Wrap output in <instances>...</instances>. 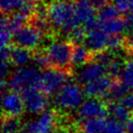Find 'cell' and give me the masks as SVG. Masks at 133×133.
Instances as JSON below:
<instances>
[{
  "instance_id": "13",
  "label": "cell",
  "mask_w": 133,
  "mask_h": 133,
  "mask_svg": "<svg viewBox=\"0 0 133 133\" xmlns=\"http://www.w3.org/2000/svg\"><path fill=\"white\" fill-rule=\"evenodd\" d=\"M115 80L111 76L105 75L95 81L84 85V92L89 98H101L107 97L111 90Z\"/></svg>"
},
{
  "instance_id": "8",
  "label": "cell",
  "mask_w": 133,
  "mask_h": 133,
  "mask_svg": "<svg viewBox=\"0 0 133 133\" xmlns=\"http://www.w3.org/2000/svg\"><path fill=\"white\" fill-rule=\"evenodd\" d=\"M58 117L54 111H46L25 124L26 133H54L58 124Z\"/></svg>"
},
{
  "instance_id": "10",
  "label": "cell",
  "mask_w": 133,
  "mask_h": 133,
  "mask_svg": "<svg viewBox=\"0 0 133 133\" xmlns=\"http://www.w3.org/2000/svg\"><path fill=\"white\" fill-rule=\"evenodd\" d=\"M25 110L24 102L19 92L13 90L5 91L2 94V111L3 117L19 118Z\"/></svg>"
},
{
  "instance_id": "29",
  "label": "cell",
  "mask_w": 133,
  "mask_h": 133,
  "mask_svg": "<svg viewBox=\"0 0 133 133\" xmlns=\"http://www.w3.org/2000/svg\"><path fill=\"white\" fill-rule=\"evenodd\" d=\"M112 2L122 14L129 12L130 8L133 5V0H112Z\"/></svg>"
},
{
  "instance_id": "17",
  "label": "cell",
  "mask_w": 133,
  "mask_h": 133,
  "mask_svg": "<svg viewBox=\"0 0 133 133\" xmlns=\"http://www.w3.org/2000/svg\"><path fill=\"white\" fill-rule=\"evenodd\" d=\"M93 54L89 52L84 44H74L73 56H72V66L81 67L87 63L92 61Z\"/></svg>"
},
{
  "instance_id": "34",
  "label": "cell",
  "mask_w": 133,
  "mask_h": 133,
  "mask_svg": "<svg viewBox=\"0 0 133 133\" xmlns=\"http://www.w3.org/2000/svg\"><path fill=\"white\" fill-rule=\"evenodd\" d=\"M126 133H133V117L129 122L125 124Z\"/></svg>"
},
{
  "instance_id": "27",
  "label": "cell",
  "mask_w": 133,
  "mask_h": 133,
  "mask_svg": "<svg viewBox=\"0 0 133 133\" xmlns=\"http://www.w3.org/2000/svg\"><path fill=\"white\" fill-rule=\"evenodd\" d=\"M105 133H126V128L123 123L113 118H106Z\"/></svg>"
},
{
  "instance_id": "1",
  "label": "cell",
  "mask_w": 133,
  "mask_h": 133,
  "mask_svg": "<svg viewBox=\"0 0 133 133\" xmlns=\"http://www.w3.org/2000/svg\"><path fill=\"white\" fill-rule=\"evenodd\" d=\"M48 19L52 29L67 35L83 25L76 15L75 4L64 0H52L48 4Z\"/></svg>"
},
{
  "instance_id": "33",
  "label": "cell",
  "mask_w": 133,
  "mask_h": 133,
  "mask_svg": "<svg viewBox=\"0 0 133 133\" xmlns=\"http://www.w3.org/2000/svg\"><path fill=\"white\" fill-rule=\"evenodd\" d=\"M56 133H81L80 131H78L77 129H75L73 127H62Z\"/></svg>"
},
{
  "instance_id": "19",
  "label": "cell",
  "mask_w": 133,
  "mask_h": 133,
  "mask_svg": "<svg viewBox=\"0 0 133 133\" xmlns=\"http://www.w3.org/2000/svg\"><path fill=\"white\" fill-rule=\"evenodd\" d=\"M109 114L113 117V118L122 123H127L132 118L131 111L128 110L125 106H123L122 103L111 104L109 106Z\"/></svg>"
},
{
  "instance_id": "36",
  "label": "cell",
  "mask_w": 133,
  "mask_h": 133,
  "mask_svg": "<svg viewBox=\"0 0 133 133\" xmlns=\"http://www.w3.org/2000/svg\"><path fill=\"white\" fill-rule=\"evenodd\" d=\"M15 133H26V132H22V131H18V132H15Z\"/></svg>"
},
{
  "instance_id": "24",
  "label": "cell",
  "mask_w": 133,
  "mask_h": 133,
  "mask_svg": "<svg viewBox=\"0 0 133 133\" xmlns=\"http://www.w3.org/2000/svg\"><path fill=\"white\" fill-rule=\"evenodd\" d=\"M25 0H0L2 15H12L22 7Z\"/></svg>"
},
{
  "instance_id": "15",
  "label": "cell",
  "mask_w": 133,
  "mask_h": 133,
  "mask_svg": "<svg viewBox=\"0 0 133 133\" xmlns=\"http://www.w3.org/2000/svg\"><path fill=\"white\" fill-rule=\"evenodd\" d=\"M99 28L102 29L107 33L108 35H121L122 34L123 31L127 29V25H126V22L124 18H117V19H113L107 22H100Z\"/></svg>"
},
{
  "instance_id": "16",
  "label": "cell",
  "mask_w": 133,
  "mask_h": 133,
  "mask_svg": "<svg viewBox=\"0 0 133 133\" xmlns=\"http://www.w3.org/2000/svg\"><path fill=\"white\" fill-rule=\"evenodd\" d=\"M75 9L78 19L83 25L97 16L95 14V9L91 6L89 0H79L75 4Z\"/></svg>"
},
{
  "instance_id": "20",
  "label": "cell",
  "mask_w": 133,
  "mask_h": 133,
  "mask_svg": "<svg viewBox=\"0 0 133 133\" xmlns=\"http://www.w3.org/2000/svg\"><path fill=\"white\" fill-rule=\"evenodd\" d=\"M119 81L128 89L133 90V55H130L125 59L124 67L122 70Z\"/></svg>"
},
{
  "instance_id": "14",
  "label": "cell",
  "mask_w": 133,
  "mask_h": 133,
  "mask_svg": "<svg viewBox=\"0 0 133 133\" xmlns=\"http://www.w3.org/2000/svg\"><path fill=\"white\" fill-rule=\"evenodd\" d=\"M33 52L29 50L17 47L15 45H11L9 47V61L11 64L17 67H24L32 61Z\"/></svg>"
},
{
  "instance_id": "6",
  "label": "cell",
  "mask_w": 133,
  "mask_h": 133,
  "mask_svg": "<svg viewBox=\"0 0 133 133\" xmlns=\"http://www.w3.org/2000/svg\"><path fill=\"white\" fill-rule=\"evenodd\" d=\"M44 37L45 34L40 29L28 22L13 35L12 45L34 52L39 49Z\"/></svg>"
},
{
  "instance_id": "7",
  "label": "cell",
  "mask_w": 133,
  "mask_h": 133,
  "mask_svg": "<svg viewBox=\"0 0 133 133\" xmlns=\"http://www.w3.org/2000/svg\"><path fill=\"white\" fill-rule=\"evenodd\" d=\"M25 110L31 114H42L47 111L49 105L48 95L38 88H32L23 90L22 93Z\"/></svg>"
},
{
  "instance_id": "35",
  "label": "cell",
  "mask_w": 133,
  "mask_h": 133,
  "mask_svg": "<svg viewBox=\"0 0 133 133\" xmlns=\"http://www.w3.org/2000/svg\"><path fill=\"white\" fill-rule=\"evenodd\" d=\"M64 1H66V2H69V3H72V4H76L79 1V0H64Z\"/></svg>"
},
{
  "instance_id": "26",
  "label": "cell",
  "mask_w": 133,
  "mask_h": 133,
  "mask_svg": "<svg viewBox=\"0 0 133 133\" xmlns=\"http://www.w3.org/2000/svg\"><path fill=\"white\" fill-rule=\"evenodd\" d=\"M32 62H33L34 66H36L39 69H47L50 67L49 64L48 57L45 54L44 50H36L33 52V56H32Z\"/></svg>"
},
{
  "instance_id": "5",
  "label": "cell",
  "mask_w": 133,
  "mask_h": 133,
  "mask_svg": "<svg viewBox=\"0 0 133 133\" xmlns=\"http://www.w3.org/2000/svg\"><path fill=\"white\" fill-rule=\"evenodd\" d=\"M71 75L70 72L49 67L41 73L39 89L47 95L56 94L68 83L67 81Z\"/></svg>"
},
{
  "instance_id": "12",
  "label": "cell",
  "mask_w": 133,
  "mask_h": 133,
  "mask_svg": "<svg viewBox=\"0 0 133 133\" xmlns=\"http://www.w3.org/2000/svg\"><path fill=\"white\" fill-rule=\"evenodd\" d=\"M110 35L105 33L100 28L88 31L84 41V45L91 54L103 52L109 50Z\"/></svg>"
},
{
  "instance_id": "21",
  "label": "cell",
  "mask_w": 133,
  "mask_h": 133,
  "mask_svg": "<svg viewBox=\"0 0 133 133\" xmlns=\"http://www.w3.org/2000/svg\"><path fill=\"white\" fill-rule=\"evenodd\" d=\"M119 13L117 7L113 3H109L102 7L97 12V19H99L100 22H107L110 19L119 18Z\"/></svg>"
},
{
  "instance_id": "2",
  "label": "cell",
  "mask_w": 133,
  "mask_h": 133,
  "mask_svg": "<svg viewBox=\"0 0 133 133\" xmlns=\"http://www.w3.org/2000/svg\"><path fill=\"white\" fill-rule=\"evenodd\" d=\"M44 52L48 57L50 67L72 73V56L74 43L70 40H56L45 47Z\"/></svg>"
},
{
  "instance_id": "25",
  "label": "cell",
  "mask_w": 133,
  "mask_h": 133,
  "mask_svg": "<svg viewBox=\"0 0 133 133\" xmlns=\"http://www.w3.org/2000/svg\"><path fill=\"white\" fill-rule=\"evenodd\" d=\"M22 122L19 118L3 117L2 118V133H15L19 131Z\"/></svg>"
},
{
  "instance_id": "22",
  "label": "cell",
  "mask_w": 133,
  "mask_h": 133,
  "mask_svg": "<svg viewBox=\"0 0 133 133\" xmlns=\"http://www.w3.org/2000/svg\"><path fill=\"white\" fill-rule=\"evenodd\" d=\"M128 90H129V89H127L119 80H115L111 90L108 93L107 98L110 100V101L122 100V98L127 94V91H128Z\"/></svg>"
},
{
  "instance_id": "31",
  "label": "cell",
  "mask_w": 133,
  "mask_h": 133,
  "mask_svg": "<svg viewBox=\"0 0 133 133\" xmlns=\"http://www.w3.org/2000/svg\"><path fill=\"white\" fill-rule=\"evenodd\" d=\"M124 50L129 55H133V30H131L129 32V34L127 36H125Z\"/></svg>"
},
{
  "instance_id": "23",
  "label": "cell",
  "mask_w": 133,
  "mask_h": 133,
  "mask_svg": "<svg viewBox=\"0 0 133 133\" xmlns=\"http://www.w3.org/2000/svg\"><path fill=\"white\" fill-rule=\"evenodd\" d=\"M124 63H125V60L117 55L113 59V61L107 67L109 76H111L114 80H119L122 70H123V67H124Z\"/></svg>"
},
{
  "instance_id": "9",
  "label": "cell",
  "mask_w": 133,
  "mask_h": 133,
  "mask_svg": "<svg viewBox=\"0 0 133 133\" xmlns=\"http://www.w3.org/2000/svg\"><path fill=\"white\" fill-rule=\"evenodd\" d=\"M109 114V106L100 98H89L85 100L78 109V116L83 119L105 118Z\"/></svg>"
},
{
  "instance_id": "11",
  "label": "cell",
  "mask_w": 133,
  "mask_h": 133,
  "mask_svg": "<svg viewBox=\"0 0 133 133\" xmlns=\"http://www.w3.org/2000/svg\"><path fill=\"white\" fill-rule=\"evenodd\" d=\"M107 73V67L92 60L80 67L77 73V80L79 84L85 85L105 76Z\"/></svg>"
},
{
  "instance_id": "30",
  "label": "cell",
  "mask_w": 133,
  "mask_h": 133,
  "mask_svg": "<svg viewBox=\"0 0 133 133\" xmlns=\"http://www.w3.org/2000/svg\"><path fill=\"white\" fill-rule=\"evenodd\" d=\"M119 103H122L123 106H125L128 110H130V111L132 112L133 111V90H132V92L127 93V94L119 101Z\"/></svg>"
},
{
  "instance_id": "32",
  "label": "cell",
  "mask_w": 133,
  "mask_h": 133,
  "mask_svg": "<svg viewBox=\"0 0 133 133\" xmlns=\"http://www.w3.org/2000/svg\"><path fill=\"white\" fill-rule=\"evenodd\" d=\"M89 3L91 4L95 10H100L102 7H104L105 5L109 4V1L110 0H89Z\"/></svg>"
},
{
  "instance_id": "3",
  "label": "cell",
  "mask_w": 133,
  "mask_h": 133,
  "mask_svg": "<svg viewBox=\"0 0 133 133\" xmlns=\"http://www.w3.org/2000/svg\"><path fill=\"white\" fill-rule=\"evenodd\" d=\"M41 73L39 68L34 65L19 67L9 75L7 79L8 88L19 93L32 88L39 89Z\"/></svg>"
},
{
  "instance_id": "4",
  "label": "cell",
  "mask_w": 133,
  "mask_h": 133,
  "mask_svg": "<svg viewBox=\"0 0 133 133\" xmlns=\"http://www.w3.org/2000/svg\"><path fill=\"white\" fill-rule=\"evenodd\" d=\"M84 96L85 92L81 85L73 82H68L56 94L54 102L59 110L71 111L80 108L84 102Z\"/></svg>"
},
{
  "instance_id": "28",
  "label": "cell",
  "mask_w": 133,
  "mask_h": 133,
  "mask_svg": "<svg viewBox=\"0 0 133 133\" xmlns=\"http://www.w3.org/2000/svg\"><path fill=\"white\" fill-rule=\"evenodd\" d=\"M1 49L2 48H9L12 45V39H13V34L8 27L5 24L1 23Z\"/></svg>"
},
{
  "instance_id": "18",
  "label": "cell",
  "mask_w": 133,
  "mask_h": 133,
  "mask_svg": "<svg viewBox=\"0 0 133 133\" xmlns=\"http://www.w3.org/2000/svg\"><path fill=\"white\" fill-rule=\"evenodd\" d=\"M106 118H89L81 122L82 133H105Z\"/></svg>"
}]
</instances>
